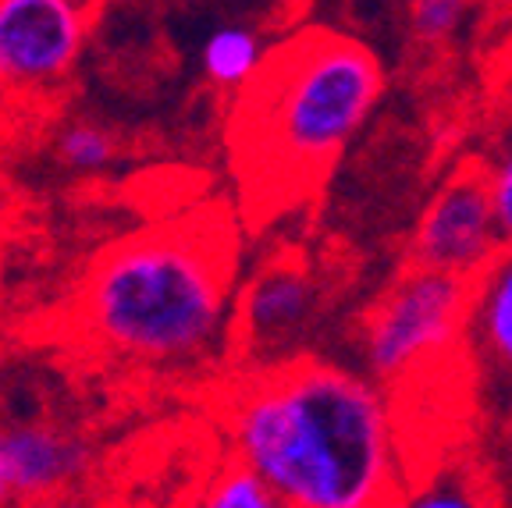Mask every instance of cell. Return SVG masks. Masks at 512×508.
<instances>
[{
  "mask_svg": "<svg viewBox=\"0 0 512 508\" xmlns=\"http://www.w3.org/2000/svg\"><path fill=\"white\" fill-rule=\"evenodd\" d=\"M242 228L228 199H200L104 242L32 320V338L125 374H196L224 359Z\"/></svg>",
  "mask_w": 512,
  "mask_h": 508,
  "instance_id": "obj_1",
  "label": "cell"
},
{
  "mask_svg": "<svg viewBox=\"0 0 512 508\" xmlns=\"http://www.w3.org/2000/svg\"><path fill=\"white\" fill-rule=\"evenodd\" d=\"M477 281L409 263L395 285L363 313L360 349L377 381H402L431 366L470 331Z\"/></svg>",
  "mask_w": 512,
  "mask_h": 508,
  "instance_id": "obj_4",
  "label": "cell"
},
{
  "mask_svg": "<svg viewBox=\"0 0 512 508\" xmlns=\"http://www.w3.org/2000/svg\"><path fill=\"white\" fill-rule=\"evenodd\" d=\"M345 11H349L352 18H360V22H370V18L377 15V11H384V4L388 0H342Z\"/></svg>",
  "mask_w": 512,
  "mask_h": 508,
  "instance_id": "obj_16",
  "label": "cell"
},
{
  "mask_svg": "<svg viewBox=\"0 0 512 508\" xmlns=\"http://www.w3.org/2000/svg\"><path fill=\"white\" fill-rule=\"evenodd\" d=\"M8 505H18V498H15V487H11L8 466H4V455H0V508Z\"/></svg>",
  "mask_w": 512,
  "mask_h": 508,
  "instance_id": "obj_17",
  "label": "cell"
},
{
  "mask_svg": "<svg viewBox=\"0 0 512 508\" xmlns=\"http://www.w3.org/2000/svg\"><path fill=\"white\" fill-rule=\"evenodd\" d=\"M473 11V0H406V25L420 47H448Z\"/></svg>",
  "mask_w": 512,
  "mask_h": 508,
  "instance_id": "obj_13",
  "label": "cell"
},
{
  "mask_svg": "<svg viewBox=\"0 0 512 508\" xmlns=\"http://www.w3.org/2000/svg\"><path fill=\"white\" fill-rule=\"evenodd\" d=\"M320 306V285L310 260L292 249H274L239 285L224 342V370L281 363L299 356Z\"/></svg>",
  "mask_w": 512,
  "mask_h": 508,
  "instance_id": "obj_6",
  "label": "cell"
},
{
  "mask_svg": "<svg viewBox=\"0 0 512 508\" xmlns=\"http://www.w3.org/2000/svg\"><path fill=\"white\" fill-rule=\"evenodd\" d=\"M267 54V43L253 25H221L203 40L200 47V72L214 89L232 96L256 75Z\"/></svg>",
  "mask_w": 512,
  "mask_h": 508,
  "instance_id": "obj_10",
  "label": "cell"
},
{
  "mask_svg": "<svg viewBox=\"0 0 512 508\" xmlns=\"http://www.w3.org/2000/svg\"><path fill=\"white\" fill-rule=\"evenodd\" d=\"M196 501L210 508H278L281 505L278 494L271 491V484H267L249 462H242L235 452H228V459L210 469V477L200 484Z\"/></svg>",
  "mask_w": 512,
  "mask_h": 508,
  "instance_id": "obj_12",
  "label": "cell"
},
{
  "mask_svg": "<svg viewBox=\"0 0 512 508\" xmlns=\"http://www.w3.org/2000/svg\"><path fill=\"white\" fill-rule=\"evenodd\" d=\"M505 235L491 199V178L484 164H466L448 178L413 235V263L452 270L477 281L505 253Z\"/></svg>",
  "mask_w": 512,
  "mask_h": 508,
  "instance_id": "obj_7",
  "label": "cell"
},
{
  "mask_svg": "<svg viewBox=\"0 0 512 508\" xmlns=\"http://www.w3.org/2000/svg\"><path fill=\"white\" fill-rule=\"evenodd\" d=\"M0 455L18 505L68 501L93 466L89 441L50 416H0Z\"/></svg>",
  "mask_w": 512,
  "mask_h": 508,
  "instance_id": "obj_8",
  "label": "cell"
},
{
  "mask_svg": "<svg viewBox=\"0 0 512 508\" xmlns=\"http://www.w3.org/2000/svg\"><path fill=\"white\" fill-rule=\"evenodd\" d=\"M470 338L480 359L512 381V246L477 278Z\"/></svg>",
  "mask_w": 512,
  "mask_h": 508,
  "instance_id": "obj_9",
  "label": "cell"
},
{
  "mask_svg": "<svg viewBox=\"0 0 512 508\" xmlns=\"http://www.w3.org/2000/svg\"><path fill=\"white\" fill-rule=\"evenodd\" d=\"M480 494H473V487L459 477H445L431 487H420V494L413 498V505H424V508H466V505H477Z\"/></svg>",
  "mask_w": 512,
  "mask_h": 508,
  "instance_id": "obj_14",
  "label": "cell"
},
{
  "mask_svg": "<svg viewBox=\"0 0 512 508\" xmlns=\"http://www.w3.org/2000/svg\"><path fill=\"white\" fill-rule=\"evenodd\" d=\"M381 93V57L352 32L306 25L267 47L224 114L228 175L249 231L303 207L370 121Z\"/></svg>",
  "mask_w": 512,
  "mask_h": 508,
  "instance_id": "obj_3",
  "label": "cell"
},
{
  "mask_svg": "<svg viewBox=\"0 0 512 508\" xmlns=\"http://www.w3.org/2000/svg\"><path fill=\"white\" fill-rule=\"evenodd\" d=\"M125 153V139L114 125L100 118H72L54 135V160L72 175L104 171Z\"/></svg>",
  "mask_w": 512,
  "mask_h": 508,
  "instance_id": "obj_11",
  "label": "cell"
},
{
  "mask_svg": "<svg viewBox=\"0 0 512 508\" xmlns=\"http://www.w3.org/2000/svg\"><path fill=\"white\" fill-rule=\"evenodd\" d=\"M228 452L260 473L285 508H370L399 501V448L374 381L306 352L228 370L210 395Z\"/></svg>",
  "mask_w": 512,
  "mask_h": 508,
  "instance_id": "obj_2",
  "label": "cell"
},
{
  "mask_svg": "<svg viewBox=\"0 0 512 508\" xmlns=\"http://www.w3.org/2000/svg\"><path fill=\"white\" fill-rule=\"evenodd\" d=\"M8 359H11V345L4 342V338H0V366L8 363Z\"/></svg>",
  "mask_w": 512,
  "mask_h": 508,
  "instance_id": "obj_18",
  "label": "cell"
},
{
  "mask_svg": "<svg viewBox=\"0 0 512 508\" xmlns=\"http://www.w3.org/2000/svg\"><path fill=\"white\" fill-rule=\"evenodd\" d=\"M488 178H491V199H495L498 224H502L505 242L512 246V150L495 167H488Z\"/></svg>",
  "mask_w": 512,
  "mask_h": 508,
  "instance_id": "obj_15",
  "label": "cell"
},
{
  "mask_svg": "<svg viewBox=\"0 0 512 508\" xmlns=\"http://www.w3.org/2000/svg\"><path fill=\"white\" fill-rule=\"evenodd\" d=\"M104 0H0V104H50L72 89Z\"/></svg>",
  "mask_w": 512,
  "mask_h": 508,
  "instance_id": "obj_5",
  "label": "cell"
}]
</instances>
